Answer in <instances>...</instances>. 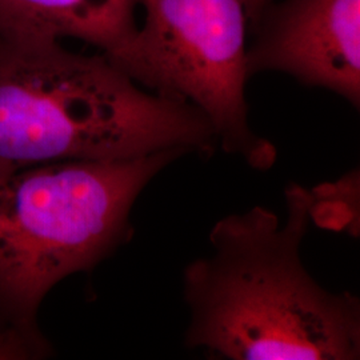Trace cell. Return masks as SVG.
<instances>
[{
  "label": "cell",
  "mask_w": 360,
  "mask_h": 360,
  "mask_svg": "<svg viewBox=\"0 0 360 360\" xmlns=\"http://www.w3.org/2000/svg\"><path fill=\"white\" fill-rule=\"evenodd\" d=\"M247 50L250 77L276 71L360 104V0H284L267 6Z\"/></svg>",
  "instance_id": "cell-5"
},
{
  "label": "cell",
  "mask_w": 360,
  "mask_h": 360,
  "mask_svg": "<svg viewBox=\"0 0 360 360\" xmlns=\"http://www.w3.org/2000/svg\"><path fill=\"white\" fill-rule=\"evenodd\" d=\"M217 143L198 108L147 90L102 53L0 37V174L68 160H126Z\"/></svg>",
  "instance_id": "cell-2"
},
{
  "label": "cell",
  "mask_w": 360,
  "mask_h": 360,
  "mask_svg": "<svg viewBox=\"0 0 360 360\" xmlns=\"http://www.w3.org/2000/svg\"><path fill=\"white\" fill-rule=\"evenodd\" d=\"M247 1L138 0L142 27L107 58L144 89L198 108L226 153L269 169L276 148L250 127L245 101Z\"/></svg>",
  "instance_id": "cell-4"
},
{
  "label": "cell",
  "mask_w": 360,
  "mask_h": 360,
  "mask_svg": "<svg viewBox=\"0 0 360 360\" xmlns=\"http://www.w3.org/2000/svg\"><path fill=\"white\" fill-rule=\"evenodd\" d=\"M285 205L284 221L255 206L212 227L211 252L183 272L187 347L230 360L359 359V299L323 288L300 257L315 195L290 184Z\"/></svg>",
  "instance_id": "cell-1"
},
{
  "label": "cell",
  "mask_w": 360,
  "mask_h": 360,
  "mask_svg": "<svg viewBox=\"0 0 360 360\" xmlns=\"http://www.w3.org/2000/svg\"><path fill=\"white\" fill-rule=\"evenodd\" d=\"M186 153L68 160L0 174V326L51 346L41 302L67 276L94 269L131 238V211L155 176Z\"/></svg>",
  "instance_id": "cell-3"
},
{
  "label": "cell",
  "mask_w": 360,
  "mask_h": 360,
  "mask_svg": "<svg viewBox=\"0 0 360 360\" xmlns=\"http://www.w3.org/2000/svg\"><path fill=\"white\" fill-rule=\"evenodd\" d=\"M50 354L51 346L39 345L13 328L0 326V359H40Z\"/></svg>",
  "instance_id": "cell-7"
},
{
  "label": "cell",
  "mask_w": 360,
  "mask_h": 360,
  "mask_svg": "<svg viewBox=\"0 0 360 360\" xmlns=\"http://www.w3.org/2000/svg\"><path fill=\"white\" fill-rule=\"evenodd\" d=\"M138 0H0V37L79 39L105 56L136 31Z\"/></svg>",
  "instance_id": "cell-6"
},
{
  "label": "cell",
  "mask_w": 360,
  "mask_h": 360,
  "mask_svg": "<svg viewBox=\"0 0 360 360\" xmlns=\"http://www.w3.org/2000/svg\"><path fill=\"white\" fill-rule=\"evenodd\" d=\"M270 6V0H248L247 1V10H248V20L250 26L254 27L257 25L263 11Z\"/></svg>",
  "instance_id": "cell-8"
}]
</instances>
